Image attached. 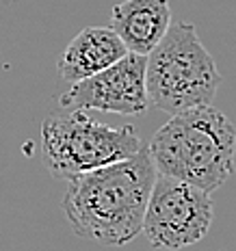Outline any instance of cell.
<instances>
[{"mask_svg": "<svg viewBox=\"0 0 236 251\" xmlns=\"http://www.w3.org/2000/svg\"><path fill=\"white\" fill-rule=\"evenodd\" d=\"M148 150L156 174L212 193L234 174L236 128L212 104L191 108L171 115Z\"/></svg>", "mask_w": 236, "mask_h": 251, "instance_id": "obj_2", "label": "cell"}, {"mask_svg": "<svg viewBox=\"0 0 236 251\" xmlns=\"http://www.w3.org/2000/svg\"><path fill=\"white\" fill-rule=\"evenodd\" d=\"M169 26V0H124L111 13V28L124 41L126 50L143 56L160 44Z\"/></svg>", "mask_w": 236, "mask_h": 251, "instance_id": "obj_7", "label": "cell"}, {"mask_svg": "<svg viewBox=\"0 0 236 251\" xmlns=\"http://www.w3.org/2000/svg\"><path fill=\"white\" fill-rule=\"evenodd\" d=\"M212 219L214 203L210 193L156 174L141 234L154 249L178 251L206 236Z\"/></svg>", "mask_w": 236, "mask_h": 251, "instance_id": "obj_5", "label": "cell"}, {"mask_svg": "<svg viewBox=\"0 0 236 251\" xmlns=\"http://www.w3.org/2000/svg\"><path fill=\"white\" fill-rule=\"evenodd\" d=\"M219 85L221 72L191 22L171 24L148 54L145 89L150 104L167 115L210 106Z\"/></svg>", "mask_w": 236, "mask_h": 251, "instance_id": "obj_3", "label": "cell"}, {"mask_svg": "<svg viewBox=\"0 0 236 251\" xmlns=\"http://www.w3.org/2000/svg\"><path fill=\"white\" fill-rule=\"evenodd\" d=\"M141 139L132 126L115 128L100 124L82 111L48 115L41 124V151L48 171L56 180L98 169L132 156Z\"/></svg>", "mask_w": 236, "mask_h": 251, "instance_id": "obj_4", "label": "cell"}, {"mask_svg": "<svg viewBox=\"0 0 236 251\" xmlns=\"http://www.w3.org/2000/svg\"><path fill=\"white\" fill-rule=\"evenodd\" d=\"M126 52L124 41L111 26H89L70 41L56 67L63 80L74 85L117 63Z\"/></svg>", "mask_w": 236, "mask_h": 251, "instance_id": "obj_8", "label": "cell"}, {"mask_svg": "<svg viewBox=\"0 0 236 251\" xmlns=\"http://www.w3.org/2000/svg\"><path fill=\"white\" fill-rule=\"evenodd\" d=\"M156 167L150 150L67 180L63 212L76 236L108 247L132 243L143 229V217Z\"/></svg>", "mask_w": 236, "mask_h": 251, "instance_id": "obj_1", "label": "cell"}, {"mask_svg": "<svg viewBox=\"0 0 236 251\" xmlns=\"http://www.w3.org/2000/svg\"><path fill=\"white\" fill-rule=\"evenodd\" d=\"M145 63L148 56L126 52L106 70L74 82L59 98L65 111H102L115 115H143L150 106L145 89Z\"/></svg>", "mask_w": 236, "mask_h": 251, "instance_id": "obj_6", "label": "cell"}]
</instances>
